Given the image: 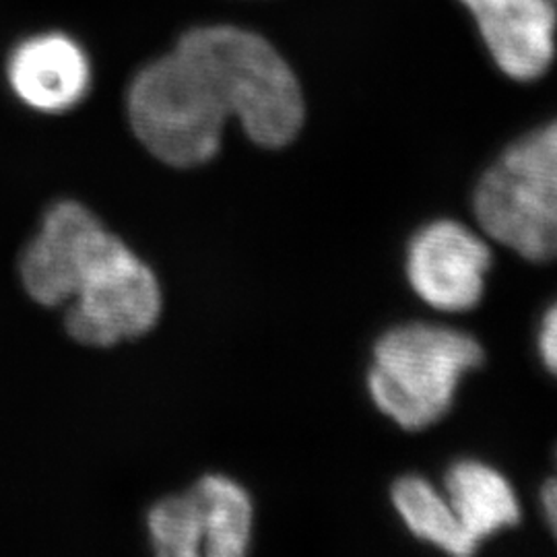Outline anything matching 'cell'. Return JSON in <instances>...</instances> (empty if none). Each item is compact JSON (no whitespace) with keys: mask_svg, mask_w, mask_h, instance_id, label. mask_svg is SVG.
<instances>
[{"mask_svg":"<svg viewBox=\"0 0 557 557\" xmlns=\"http://www.w3.org/2000/svg\"><path fill=\"white\" fill-rule=\"evenodd\" d=\"M9 79L27 106L64 112L85 98L91 71L75 41L50 34L21 44L9 64Z\"/></svg>","mask_w":557,"mask_h":557,"instance_id":"7","label":"cell"},{"mask_svg":"<svg viewBox=\"0 0 557 557\" xmlns=\"http://www.w3.org/2000/svg\"><path fill=\"white\" fill-rule=\"evenodd\" d=\"M199 492L207 539L205 556L239 557L252 541L255 508L252 499L234 479L209 475L195 485Z\"/></svg>","mask_w":557,"mask_h":557,"instance_id":"10","label":"cell"},{"mask_svg":"<svg viewBox=\"0 0 557 557\" xmlns=\"http://www.w3.org/2000/svg\"><path fill=\"white\" fill-rule=\"evenodd\" d=\"M483 359L478 338L465 331L430 322L398 324L374 347L368 391L400 430L421 432L450 411L460 380Z\"/></svg>","mask_w":557,"mask_h":557,"instance_id":"3","label":"cell"},{"mask_svg":"<svg viewBox=\"0 0 557 557\" xmlns=\"http://www.w3.org/2000/svg\"><path fill=\"white\" fill-rule=\"evenodd\" d=\"M391 498L403 524L419 541L453 556H471L478 552V545L462 531L450 502L430 479L421 475L397 479Z\"/></svg>","mask_w":557,"mask_h":557,"instance_id":"9","label":"cell"},{"mask_svg":"<svg viewBox=\"0 0 557 557\" xmlns=\"http://www.w3.org/2000/svg\"><path fill=\"white\" fill-rule=\"evenodd\" d=\"M149 535L163 557L205 556L207 522L199 492L165 499L149 512Z\"/></svg>","mask_w":557,"mask_h":557,"instance_id":"11","label":"cell"},{"mask_svg":"<svg viewBox=\"0 0 557 557\" xmlns=\"http://www.w3.org/2000/svg\"><path fill=\"white\" fill-rule=\"evenodd\" d=\"M304 112L298 79L277 50L227 25L188 32L174 52L143 69L128 91L135 135L174 168L213 160L230 119L260 147H285L298 137Z\"/></svg>","mask_w":557,"mask_h":557,"instance_id":"1","label":"cell"},{"mask_svg":"<svg viewBox=\"0 0 557 557\" xmlns=\"http://www.w3.org/2000/svg\"><path fill=\"white\" fill-rule=\"evenodd\" d=\"M494 255L490 239L455 220H436L409 239L405 273L423 304L446 314L478 308Z\"/></svg>","mask_w":557,"mask_h":557,"instance_id":"5","label":"cell"},{"mask_svg":"<svg viewBox=\"0 0 557 557\" xmlns=\"http://www.w3.org/2000/svg\"><path fill=\"white\" fill-rule=\"evenodd\" d=\"M27 294L41 306L71 301L69 335L112 347L145 335L160 319L161 294L151 269L75 200L54 205L21 259Z\"/></svg>","mask_w":557,"mask_h":557,"instance_id":"2","label":"cell"},{"mask_svg":"<svg viewBox=\"0 0 557 557\" xmlns=\"http://www.w3.org/2000/svg\"><path fill=\"white\" fill-rule=\"evenodd\" d=\"M483 236L529 262L557 260V120L515 140L479 178Z\"/></svg>","mask_w":557,"mask_h":557,"instance_id":"4","label":"cell"},{"mask_svg":"<svg viewBox=\"0 0 557 557\" xmlns=\"http://www.w3.org/2000/svg\"><path fill=\"white\" fill-rule=\"evenodd\" d=\"M541 506H543V515L549 524V529L554 531L557 537V475L547 479L541 487Z\"/></svg>","mask_w":557,"mask_h":557,"instance_id":"13","label":"cell"},{"mask_svg":"<svg viewBox=\"0 0 557 557\" xmlns=\"http://www.w3.org/2000/svg\"><path fill=\"white\" fill-rule=\"evenodd\" d=\"M539 358L547 372L557 379V301L547 308L539 324Z\"/></svg>","mask_w":557,"mask_h":557,"instance_id":"12","label":"cell"},{"mask_svg":"<svg viewBox=\"0 0 557 557\" xmlns=\"http://www.w3.org/2000/svg\"><path fill=\"white\" fill-rule=\"evenodd\" d=\"M444 496L450 502L462 531L479 547L481 541L517 527L520 502L512 483L492 465L462 458L444 475Z\"/></svg>","mask_w":557,"mask_h":557,"instance_id":"8","label":"cell"},{"mask_svg":"<svg viewBox=\"0 0 557 557\" xmlns=\"http://www.w3.org/2000/svg\"><path fill=\"white\" fill-rule=\"evenodd\" d=\"M499 69L517 81L539 79L556 54V11L549 0H460Z\"/></svg>","mask_w":557,"mask_h":557,"instance_id":"6","label":"cell"}]
</instances>
